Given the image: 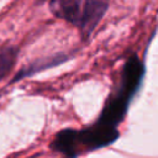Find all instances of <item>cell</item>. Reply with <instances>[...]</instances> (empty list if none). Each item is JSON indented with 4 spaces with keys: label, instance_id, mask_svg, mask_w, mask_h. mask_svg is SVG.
Returning <instances> with one entry per match:
<instances>
[{
    "label": "cell",
    "instance_id": "6da1fadb",
    "mask_svg": "<svg viewBox=\"0 0 158 158\" xmlns=\"http://www.w3.org/2000/svg\"><path fill=\"white\" fill-rule=\"evenodd\" d=\"M117 130L114 127L105 126L102 123L96 122L94 126L85 128L83 131H78V139L80 147H86L89 149L99 148L106 144H110L117 138Z\"/></svg>",
    "mask_w": 158,
    "mask_h": 158
},
{
    "label": "cell",
    "instance_id": "7a4b0ae2",
    "mask_svg": "<svg viewBox=\"0 0 158 158\" xmlns=\"http://www.w3.org/2000/svg\"><path fill=\"white\" fill-rule=\"evenodd\" d=\"M110 0H85L81 21H80V30L83 37L88 38L94 28L98 26L100 20L102 19Z\"/></svg>",
    "mask_w": 158,
    "mask_h": 158
},
{
    "label": "cell",
    "instance_id": "3957f363",
    "mask_svg": "<svg viewBox=\"0 0 158 158\" xmlns=\"http://www.w3.org/2000/svg\"><path fill=\"white\" fill-rule=\"evenodd\" d=\"M143 74V67L141 60L136 57L132 56L127 62L123 68V77H122V89H121V95L126 98H131L135 90L137 89Z\"/></svg>",
    "mask_w": 158,
    "mask_h": 158
},
{
    "label": "cell",
    "instance_id": "277c9868",
    "mask_svg": "<svg viewBox=\"0 0 158 158\" xmlns=\"http://www.w3.org/2000/svg\"><path fill=\"white\" fill-rule=\"evenodd\" d=\"M52 12L72 23L80 25L81 21V0H52L51 1Z\"/></svg>",
    "mask_w": 158,
    "mask_h": 158
},
{
    "label": "cell",
    "instance_id": "5b68a950",
    "mask_svg": "<svg viewBox=\"0 0 158 158\" xmlns=\"http://www.w3.org/2000/svg\"><path fill=\"white\" fill-rule=\"evenodd\" d=\"M127 102H128V98L123 96V95H118L117 98H115L114 100H111L104 109L100 118H99V123H102L105 126L109 127H114L116 128L117 123L122 120L125 112H126V107H127Z\"/></svg>",
    "mask_w": 158,
    "mask_h": 158
},
{
    "label": "cell",
    "instance_id": "8992f818",
    "mask_svg": "<svg viewBox=\"0 0 158 158\" xmlns=\"http://www.w3.org/2000/svg\"><path fill=\"white\" fill-rule=\"evenodd\" d=\"M52 148L69 158L75 157L80 149L79 139H78V131L64 130V131L58 132V135L52 142Z\"/></svg>",
    "mask_w": 158,
    "mask_h": 158
},
{
    "label": "cell",
    "instance_id": "52a82bcc",
    "mask_svg": "<svg viewBox=\"0 0 158 158\" xmlns=\"http://www.w3.org/2000/svg\"><path fill=\"white\" fill-rule=\"evenodd\" d=\"M15 51L11 48L0 49V80L11 70L15 63Z\"/></svg>",
    "mask_w": 158,
    "mask_h": 158
}]
</instances>
